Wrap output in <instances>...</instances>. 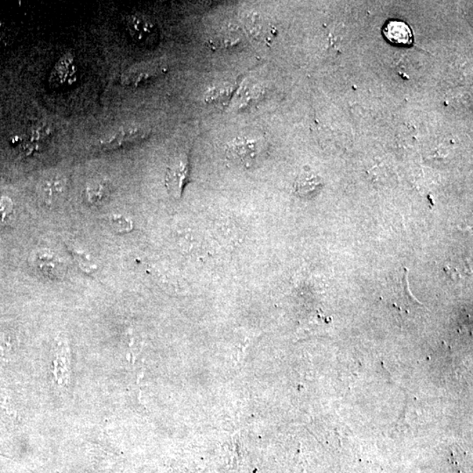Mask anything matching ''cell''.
<instances>
[{"label": "cell", "mask_w": 473, "mask_h": 473, "mask_svg": "<svg viewBox=\"0 0 473 473\" xmlns=\"http://www.w3.org/2000/svg\"><path fill=\"white\" fill-rule=\"evenodd\" d=\"M227 154L234 161L240 162L245 167H251L257 161L259 154V144L257 140L238 139L230 143Z\"/></svg>", "instance_id": "52a82bcc"}, {"label": "cell", "mask_w": 473, "mask_h": 473, "mask_svg": "<svg viewBox=\"0 0 473 473\" xmlns=\"http://www.w3.org/2000/svg\"><path fill=\"white\" fill-rule=\"evenodd\" d=\"M150 135V130L140 125L121 126L108 133L99 142L101 149L113 150L143 142Z\"/></svg>", "instance_id": "3957f363"}, {"label": "cell", "mask_w": 473, "mask_h": 473, "mask_svg": "<svg viewBox=\"0 0 473 473\" xmlns=\"http://www.w3.org/2000/svg\"><path fill=\"white\" fill-rule=\"evenodd\" d=\"M55 135V128L50 123L41 122L28 129L20 144V149L26 155L42 153Z\"/></svg>", "instance_id": "5b68a950"}, {"label": "cell", "mask_w": 473, "mask_h": 473, "mask_svg": "<svg viewBox=\"0 0 473 473\" xmlns=\"http://www.w3.org/2000/svg\"><path fill=\"white\" fill-rule=\"evenodd\" d=\"M386 41L391 44L409 47L413 44V32L409 25L403 21L391 20H388L382 28Z\"/></svg>", "instance_id": "ba28073f"}, {"label": "cell", "mask_w": 473, "mask_h": 473, "mask_svg": "<svg viewBox=\"0 0 473 473\" xmlns=\"http://www.w3.org/2000/svg\"><path fill=\"white\" fill-rule=\"evenodd\" d=\"M66 189V179L61 175H52L42 180L39 192L47 202H53L63 196Z\"/></svg>", "instance_id": "9c48e42d"}, {"label": "cell", "mask_w": 473, "mask_h": 473, "mask_svg": "<svg viewBox=\"0 0 473 473\" xmlns=\"http://www.w3.org/2000/svg\"><path fill=\"white\" fill-rule=\"evenodd\" d=\"M167 72V67L158 61H150L144 63L130 68L122 75V84L132 87L147 84V82L154 80Z\"/></svg>", "instance_id": "8992f818"}, {"label": "cell", "mask_w": 473, "mask_h": 473, "mask_svg": "<svg viewBox=\"0 0 473 473\" xmlns=\"http://www.w3.org/2000/svg\"><path fill=\"white\" fill-rule=\"evenodd\" d=\"M78 82V65L70 53L64 54L56 61L49 75V85L52 89L70 88Z\"/></svg>", "instance_id": "277c9868"}, {"label": "cell", "mask_w": 473, "mask_h": 473, "mask_svg": "<svg viewBox=\"0 0 473 473\" xmlns=\"http://www.w3.org/2000/svg\"><path fill=\"white\" fill-rule=\"evenodd\" d=\"M317 186H319V182H317L316 178L305 176L300 178L296 182L295 191L301 196H308L309 194L315 191Z\"/></svg>", "instance_id": "8fae6325"}, {"label": "cell", "mask_w": 473, "mask_h": 473, "mask_svg": "<svg viewBox=\"0 0 473 473\" xmlns=\"http://www.w3.org/2000/svg\"><path fill=\"white\" fill-rule=\"evenodd\" d=\"M188 151H180L175 154L169 161L166 173V187L169 195L175 199H180L184 187L189 183L190 165Z\"/></svg>", "instance_id": "6da1fadb"}, {"label": "cell", "mask_w": 473, "mask_h": 473, "mask_svg": "<svg viewBox=\"0 0 473 473\" xmlns=\"http://www.w3.org/2000/svg\"><path fill=\"white\" fill-rule=\"evenodd\" d=\"M125 28L133 42L146 48L156 46L160 38L154 20L142 13H133L125 19Z\"/></svg>", "instance_id": "7a4b0ae2"}, {"label": "cell", "mask_w": 473, "mask_h": 473, "mask_svg": "<svg viewBox=\"0 0 473 473\" xmlns=\"http://www.w3.org/2000/svg\"><path fill=\"white\" fill-rule=\"evenodd\" d=\"M233 89L231 87H218L211 90L207 94V101L211 103H220V101H226L232 95Z\"/></svg>", "instance_id": "7c38bea8"}, {"label": "cell", "mask_w": 473, "mask_h": 473, "mask_svg": "<svg viewBox=\"0 0 473 473\" xmlns=\"http://www.w3.org/2000/svg\"><path fill=\"white\" fill-rule=\"evenodd\" d=\"M109 194V186L103 180H92L86 189V195L93 203L101 202Z\"/></svg>", "instance_id": "30bf717a"}, {"label": "cell", "mask_w": 473, "mask_h": 473, "mask_svg": "<svg viewBox=\"0 0 473 473\" xmlns=\"http://www.w3.org/2000/svg\"><path fill=\"white\" fill-rule=\"evenodd\" d=\"M111 225L116 232L121 233H129L133 230V223L124 216H114L111 219Z\"/></svg>", "instance_id": "4fadbf2b"}]
</instances>
